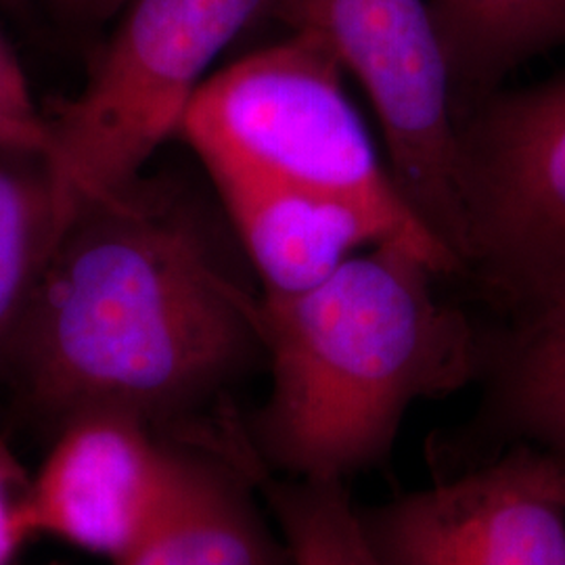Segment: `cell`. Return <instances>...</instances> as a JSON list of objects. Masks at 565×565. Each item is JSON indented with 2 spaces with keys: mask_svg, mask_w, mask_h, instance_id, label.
Instances as JSON below:
<instances>
[{
  "mask_svg": "<svg viewBox=\"0 0 565 565\" xmlns=\"http://www.w3.org/2000/svg\"><path fill=\"white\" fill-rule=\"evenodd\" d=\"M384 565H565V511L503 452L424 490L359 509Z\"/></svg>",
  "mask_w": 565,
  "mask_h": 565,
  "instance_id": "7",
  "label": "cell"
},
{
  "mask_svg": "<svg viewBox=\"0 0 565 565\" xmlns=\"http://www.w3.org/2000/svg\"><path fill=\"white\" fill-rule=\"evenodd\" d=\"M51 565H60V564H51Z\"/></svg>",
  "mask_w": 565,
  "mask_h": 565,
  "instance_id": "20",
  "label": "cell"
},
{
  "mask_svg": "<svg viewBox=\"0 0 565 565\" xmlns=\"http://www.w3.org/2000/svg\"><path fill=\"white\" fill-rule=\"evenodd\" d=\"M174 440L162 501L116 565H294L249 471L216 450Z\"/></svg>",
  "mask_w": 565,
  "mask_h": 565,
  "instance_id": "10",
  "label": "cell"
},
{
  "mask_svg": "<svg viewBox=\"0 0 565 565\" xmlns=\"http://www.w3.org/2000/svg\"><path fill=\"white\" fill-rule=\"evenodd\" d=\"M34 536L32 478L0 438V565H11Z\"/></svg>",
  "mask_w": 565,
  "mask_h": 565,
  "instance_id": "16",
  "label": "cell"
},
{
  "mask_svg": "<svg viewBox=\"0 0 565 565\" xmlns=\"http://www.w3.org/2000/svg\"><path fill=\"white\" fill-rule=\"evenodd\" d=\"M254 482L294 565H384L364 536L345 484L285 478L266 467Z\"/></svg>",
  "mask_w": 565,
  "mask_h": 565,
  "instance_id": "14",
  "label": "cell"
},
{
  "mask_svg": "<svg viewBox=\"0 0 565 565\" xmlns=\"http://www.w3.org/2000/svg\"><path fill=\"white\" fill-rule=\"evenodd\" d=\"M440 277L380 243L308 291L258 294L273 382L247 434L268 471L345 484L384 463L413 404L478 382V324Z\"/></svg>",
  "mask_w": 565,
  "mask_h": 565,
  "instance_id": "2",
  "label": "cell"
},
{
  "mask_svg": "<svg viewBox=\"0 0 565 565\" xmlns=\"http://www.w3.org/2000/svg\"><path fill=\"white\" fill-rule=\"evenodd\" d=\"M461 105L511 72L565 46V0H427Z\"/></svg>",
  "mask_w": 565,
  "mask_h": 565,
  "instance_id": "12",
  "label": "cell"
},
{
  "mask_svg": "<svg viewBox=\"0 0 565 565\" xmlns=\"http://www.w3.org/2000/svg\"><path fill=\"white\" fill-rule=\"evenodd\" d=\"M55 186L42 153L0 147V373L60 239Z\"/></svg>",
  "mask_w": 565,
  "mask_h": 565,
  "instance_id": "13",
  "label": "cell"
},
{
  "mask_svg": "<svg viewBox=\"0 0 565 565\" xmlns=\"http://www.w3.org/2000/svg\"><path fill=\"white\" fill-rule=\"evenodd\" d=\"M177 440L116 404L74 411L32 478L34 532L114 564L139 541L170 480Z\"/></svg>",
  "mask_w": 565,
  "mask_h": 565,
  "instance_id": "8",
  "label": "cell"
},
{
  "mask_svg": "<svg viewBox=\"0 0 565 565\" xmlns=\"http://www.w3.org/2000/svg\"><path fill=\"white\" fill-rule=\"evenodd\" d=\"M459 114L467 252L494 323L565 298V70Z\"/></svg>",
  "mask_w": 565,
  "mask_h": 565,
  "instance_id": "5",
  "label": "cell"
},
{
  "mask_svg": "<svg viewBox=\"0 0 565 565\" xmlns=\"http://www.w3.org/2000/svg\"><path fill=\"white\" fill-rule=\"evenodd\" d=\"M0 4L4 9H9V11H13V13H20V11H23V7H25V0H0Z\"/></svg>",
  "mask_w": 565,
  "mask_h": 565,
  "instance_id": "19",
  "label": "cell"
},
{
  "mask_svg": "<svg viewBox=\"0 0 565 565\" xmlns=\"http://www.w3.org/2000/svg\"><path fill=\"white\" fill-rule=\"evenodd\" d=\"M478 331L484 403L443 476L518 448L565 457V298Z\"/></svg>",
  "mask_w": 565,
  "mask_h": 565,
  "instance_id": "11",
  "label": "cell"
},
{
  "mask_svg": "<svg viewBox=\"0 0 565 565\" xmlns=\"http://www.w3.org/2000/svg\"><path fill=\"white\" fill-rule=\"evenodd\" d=\"M260 18L317 39L361 84L392 179L463 273L459 103L427 0H266Z\"/></svg>",
  "mask_w": 565,
  "mask_h": 565,
  "instance_id": "6",
  "label": "cell"
},
{
  "mask_svg": "<svg viewBox=\"0 0 565 565\" xmlns=\"http://www.w3.org/2000/svg\"><path fill=\"white\" fill-rule=\"evenodd\" d=\"M524 457L530 478L539 486L546 497L565 511V457L518 448Z\"/></svg>",
  "mask_w": 565,
  "mask_h": 565,
  "instance_id": "17",
  "label": "cell"
},
{
  "mask_svg": "<svg viewBox=\"0 0 565 565\" xmlns=\"http://www.w3.org/2000/svg\"><path fill=\"white\" fill-rule=\"evenodd\" d=\"M130 0H51L55 13L70 25L93 28L114 20Z\"/></svg>",
  "mask_w": 565,
  "mask_h": 565,
  "instance_id": "18",
  "label": "cell"
},
{
  "mask_svg": "<svg viewBox=\"0 0 565 565\" xmlns=\"http://www.w3.org/2000/svg\"><path fill=\"white\" fill-rule=\"evenodd\" d=\"M200 162L266 296L308 291L359 252L392 243L382 224L352 203L273 181L224 158Z\"/></svg>",
  "mask_w": 565,
  "mask_h": 565,
  "instance_id": "9",
  "label": "cell"
},
{
  "mask_svg": "<svg viewBox=\"0 0 565 565\" xmlns=\"http://www.w3.org/2000/svg\"><path fill=\"white\" fill-rule=\"evenodd\" d=\"M46 145V116L32 99L20 61L0 34V147L44 156Z\"/></svg>",
  "mask_w": 565,
  "mask_h": 565,
  "instance_id": "15",
  "label": "cell"
},
{
  "mask_svg": "<svg viewBox=\"0 0 565 565\" xmlns=\"http://www.w3.org/2000/svg\"><path fill=\"white\" fill-rule=\"evenodd\" d=\"M345 72L308 36L264 46L203 82L179 137L202 158H224L273 181L342 200L382 224L390 242L419 254L443 277L457 258L413 214L382 162Z\"/></svg>",
  "mask_w": 565,
  "mask_h": 565,
  "instance_id": "3",
  "label": "cell"
},
{
  "mask_svg": "<svg viewBox=\"0 0 565 565\" xmlns=\"http://www.w3.org/2000/svg\"><path fill=\"white\" fill-rule=\"evenodd\" d=\"M216 214L181 179L145 174L61 231L9 371L34 413L126 406L168 436L223 408L264 359L258 294Z\"/></svg>",
  "mask_w": 565,
  "mask_h": 565,
  "instance_id": "1",
  "label": "cell"
},
{
  "mask_svg": "<svg viewBox=\"0 0 565 565\" xmlns=\"http://www.w3.org/2000/svg\"><path fill=\"white\" fill-rule=\"evenodd\" d=\"M266 0H130L78 97L49 121L44 160L61 231L86 203L141 177L179 137L207 70Z\"/></svg>",
  "mask_w": 565,
  "mask_h": 565,
  "instance_id": "4",
  "label": "cell"
}]
</instances>
